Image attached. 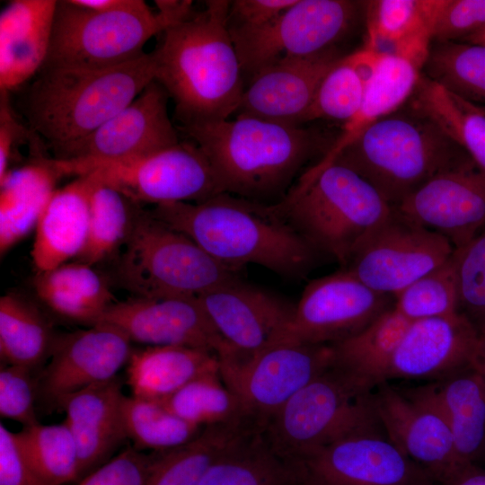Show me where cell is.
I'll use <instances>...</instances> for the list:
<instances>
[{"instance_id": "f907efd6", "label": "cell", "mask_w": 485, "mask_h": 485, "mask_svg": "<svg viewBox=\"0 0 485 485\" xmlns=\"http://www.w3.org/2000/svg\"><path fill=\"white\" fill-rule=\"evenodd\" d=\"M0 485H48L30 465L15 434L0 424Z\"/></svg>"}, {"instance_id": "7c38bea8", "label": "cell", "mask_w": 485, "mask_h": 485, "mask_svg": "<svg viewBox=\"0 0 485 485\" xmlns=\"http://www.w3.org/2000/svg\"><path fill=\"white\" fill-rule=\"evenodd\" d=\"M374 402L387 437L433 481L453 485L467 472L431 384L401 390L383 383L374 390Z\"/></svg>"}, {"instance_id": "1f68e13d", "label": "cell", "mask_w": 485, "mask_h": 485, "mask_svg": "<svg viewBox=\"0 0 485 485\" xmlns=\"http://www.w3.org/2000/svg\"><path fill=\"white\" fill-rule=\"evenodd\" d=\"M431 384L450 427L459 462L468 471L485 448V382L468 366Z\"/></svg>"}, {"instance_id": "6f0895ef", "label": "cell", "mask_w": 485, "mask_h": 485, "mask_svg": "<svg viewBox=\"0 0 485 485\" xmlns=\"http://www.w3.org/2000/svg\"><path fill=\"white\" fill-rule=\"evenodd\" d=\"M424 485H434V482H429V483H427V484H424Z\"/></svg>"}, {"instance_id": "9c48e42d", "label": "cell", "mask_w": 485, "mask_h": 485, "mask_svg": "<svg viewBox=\"0 0 485 485\" xmlns=\"http://www.w3.org/2000/svg\"><path fill=\"white\" fill-rule=\"evenodd\" d=\"M177 22L143 0L128 7L94 12L57 1L43 67L102 69L142 57L146 43Z\"/></svg>"}, {"instance_id": "db71d44e", "label": "cell", "mask_w": 485, "mask_h": 485, "mask_svg": "<svg viewBox=\"0 0 485 485\" xmlns=\"http://www.w3.org/2000/svg\"><path fill=\"white\" fill-rule=\"evenodd\" d=\"M469 366L476 371L485 382V333L479 334Z\"/></svg>"}, {"instance_id": "816d5d0a", "label": "cell", "mask_w": 485, "mask_h": 485, "mask_svg": "<svg viewBox=\"0 0 485 485\" xmlns=\"http://www.w3.org/2000/svg\"><path fill=\"white\" fill-rule=\"evenodd\" d=\"M296 0H234L230 1V29H256L278 18Z\"/></svg>"}, {"instance_id": "4dcf8cb0", "label": "cell", "mask_w": 485, "mask_h": 485, "mask_svg": "<svg viewBox=\"0 0 485 485\" xmlns=\"http://www.w3.org/2000/svg\"><path fill=\"white\" fill-rule=\"evenodd\" d=\"M260 429L261 425L251 419L206 427L181 446L154 452L146 485H198L223 454Z\"/></svg>"}, {"instance_id": "4fadbf2b", "label": "cell", "mask_w": 485, "mask_h": 485, "mask_svg": "<svg viewBox=\"0 0 485 485\" xmlns=\"http://www.w3.org/2000/svg\"><path fill=\"white\" fill-rule=\"evenodd\" d=\"M443 235L407 218L391 215L354 251L343 269L371 289L395 297L454 253Z\"/></svg>"}, {"instance_id": "d6a6232c", "label": "cell", "mask_w": 485, "mask_h": 485, "mask_svg": "<svg viewBox=\"0 0 485 485\" xmlns=\"http://www.w3.org/2000/svg\"><path fill=\"white\" fill-rule=\"evenodd\" d=\"M57 336L50 320L35 303L16 293L1 296V364L24 366L39 375Z\"/></svg>"}, {"instance_id": "8fae6325", "label": "cell", "mask_w": 485, "mask_h": 485, "mask_svg": "<svg viewBox=\"0 0 485 485\" xmlns=\"http://www.w3.org/2000/svg\"><path fill=\"white\" fill-rule=\"evenodd\" d=\"M86 173L138 205L198 203L223 192L207 156L193 141H180L133 161L81 167L74 176Z\"/></svg>"}, {"instance_id": "680465c9", "label": "cell", "mask_w": 485, "mask_h": 485, "mask_svg": "<svg viewBox=\"0 0 485 485\" xmlns=\"http://www.w3.org/2000/svg\"><path fill=\"white\" fill-rule=\"evenodd\" d=\"M299 485H304V484H303V481H302Z\"/></svg>"}, {"instance_id": "9f6ffc18", "label": "cell", "mask_w": 485, "mask_h": 485, "mask_svg": "<svg viewBox=\"0 0 485 485\" xmlns=\"http://www.w3.org/2000/svg\"><path fill=\"white\" fill-rule=\"evenodd\" d=\"M459 42L485 45V26Z\"/></svg>"}, {"instance_id": "f1b7e54d", "label": "cell", "mask_w": 485, "mask_h": 485, "mask_svg": "<svg viewBox=\"0 0 485 485\" xmlns=\"http://www.w3.org/2000/svg\"><path fill=\"white\" fill-rule=\"evenodd\" d=\"M421 71L418 65L398 54L380 51L359 110L344 124L329 151L308 171H319L331 163L366 128L399 110L413 93Z\"/></svg>"}, {"instance_id": "7bdbcfd3", "label": "cell", "mask_w": 485, "mask_h": 485, "mask_svg": "<svg viewBox=\"0 0 485 485\" xmlns=\"http://www.w3.org/2000/svg\"><path fill=\"white\" fill-rule=\"evenodd\" d=\"M160 403L187 422L201 428L255 419L225 384L219 372L194 379Z\"/></svg>"}, {"instance_id": "ba28073f", "label": "cell", "mask_w": 485, "mask_h": 485, "mask_svg": "<svg viewBox=\"0 0 485 485\" xmlns=\"http://www.w3.org/2000/svg\"><path fill=\"white\" fill-rule=\"evenodd\" d=\"M117 266L134 297H198L242 269L219 262L185 234L139 210Z\"/></svg>"}, {"instance_id": "7dc6e473", "label": "cell", "mask_w": 485, "mask_h": 485, "mask_svg": "<svg viewBox=\"0 0 485 485\" xmlns=\"http://www.w3.org/2000/svg\"><path fill=\"white\" fill-rule=\"evenodd\" d=\"M38 374L30 368L1 364L0 415L29 427L39 423Z\"/></svg>"}, {"instance_id": "f6af8a7d", "label": "cell", "mask_w": 485, "mask_h": 485, "mask_svg": "<svg viewBox=\"0 0 485 485\" xmlns=\"http://www.w3.org/2000/svg\"><path fill=\"white\" fill-rule=\"evenodd\" d=\"M458 312L485 333V230L454 250Z\"/></svg>"}, {"instance_id": "74e56055", "label": "cell", "mask_w": 485, "mask_h": 485, "mask_svg": "<svg viewBox=\"0 0 485 485\" xmlns=\"http://www.w3.org/2000/svg\"><path fill=\"white\" fill-rule=\"evenodd\" d=\"M364 6L366 37L364 47L388 52L425 49L432 45L424 0H374Z\"/></svg>"}, {"instance_id": "e575fe53", "label": "cell", "mask_w": 485, "mask_h": 485, "mask_svg": "<svg viewBox=\"0 0 485 485\" xmlns=\"http://www.w3.org/2000/svg\"><path fill=\"white\" fill-rule=\"evenodd\" d=\"M409 104L436 123L485 173V110L421 74Z\"/></svg>"}, {"instance_id": "60d3db41", "label": "cell", "mask_w": 485, "mask_h": 485, "mask_svg": "<svg viewBox=\"0 0 485 485\" xmlns=\"http://www.w3.org/2000/svg\"><path fill=\"white\" fill-rule=\"evenodd\" d=\"M423 75L454 95L485 107V45L433 43Z\"/></svg>"}, {"instance_id": "7402d4cb", "label": "cell", "mask_w": 485, "mask_h": 485, "mask_svg": "<svg viewBox=\"0 0 485 485\" xmlns=\"http://www.w3.org/2000/svg\"><path fill=\"white\" fill-rule=\"evenodd\" d=\"M342 57L333 48L274 61L251 76L236 114L304 125L322 81Z\"/></svg>"}, {"instance_id": "52a82bcc", "label": "cell", "mask_w": 485, "mask_h": 485, "mask_svg": "<svg viewBox=\"0 0 485 485\" xmlns=\"http://www.w3.org/2000/svg\"><path fill=\"white\" fill-rule=\"evenodd\" d=\"M375 389L332 365L294 394L266 422L262 435L278 454L300 463L343 436L382 428Z\"/></svg>"}, {"instance_id": "5bb4252c", "label": "cell", "mask_w": 485, "mask_h": 485, "mask_svg": "<svg viewBox=\"0 0 485 485\" xmlns=\"http://www.w3.org/2000/svg\"><path fill=\"white\" fill-rule=\"evenodd\" d=\"M225 384L263 428L299 390L333 365L331 345L277 343L243 360L219 359Z\"/></svg>"}, {"instance_id": "f35d334b", "label": "cell", "mask_w": 485, "mask_h": 485, "mask_svg": "<svg viewBox=\"0 0 485 485\" xmlns=\"http://www.w3.org/2000/svg\"><path fill=\"white\" fill-rule=\"evenodd\" d=\"M139 206L116 189L98 181L91 198L86 241L76 260L93 266L123 247Z\"/></svg>"}, {"instance_id": "bcb514c9", "label": "cell", "mask_w": 485, "mask_h": 485, "mask_svg": "<svg viewBox=\"0 0 485 485\" xmlns=\"http://www.w3.org/2000/svg\"><path fill=\"white\" fill-rule=\"evenodd\" d=\"M433 43L461 41L485 26V0H425Z\"/></svg>"}, {"instance_id": "f5cc1de1", "label": "cell", "mask_w": 485, "mask_h": 485, "mask_svg": "<svg viewBox=\"0 0 485 485\" xmlns=\"http://www.w3.org/2000/svg\"><path fill=\"white\" fill-rule=\"evenodd\" d=\"M71 4L94 12H107L131 5L134 0H69Z\"/></svg>"}, {"instance_id": "8d00e7d4", "label": "cell", "mask_w": 485, "mask_h": 485, "mask_svg": "<svg viewBox=\"0 0 485 485\" xmlns=\"http://www.w3.org/2000/svg\"><path fill=\"white\" fill-rule=\"evenodd\" d=\"M379 54L363 47L344 55L322 81L304 123L316 119L349 121L363 102Z\"/></svg>"}, {"instance_id": "83f0119b", "label": "cell", "mask_w": 485, "mask_h": 485, "mask_svg": "<svg viewBox=\"0 0 485 485\" xmlns=\"http://www.w3.org/2000/svg\"><path fill=\"white\" fill-rule=\"evenodd\" d=\"M219 357L187 346H146L133 349L127 384L134 396L161 402L194 379L219 372Z\"/></svg>"}, {"instance_id": "836d02e7", "label": "cell", "mask_w": 485, "mask_h": 485, "mask_svg": "<svg viewBox=\"0 0 485 485\" xmlns=\"http://www.w3.org/2000/svg\"><path fill=\"white\" fill-rule=\"evenodd\" d=\"M302 481L301 463L278 454L260 429L223 454L198 485H299Z\"/></svg>"}, {"instance_id": "ffe728a7", "label": "cell", "mask_w": 485, "mask_h": 485, "mask_svg": "<svg viewBox=\"0 0 485 485\" xmlns=\"http://www.w3.org/2000/svg\"><path fill=\"white\" fill-rule=\"evenodd\" d=\"M108 323L146 346H187L216 353L229 349L198 297H133L114 302L96 323Z\"/></svg>"}, {"instance_id": "ac0fdd59", "label": "cell", "mask_w": 485, "mask_h": 485, "mask_svg": "<svg viewBox=\"0 0 485 485\" xmlns=\"http://www.w3.org/2000/svg\"><path fill=\"white\" fill-rule=\"evenodd\" d=\"M131 343L121 330L103 322L58 335L38 375L37 402L52 411L64 397L118 376L132 353Z\"/></svg>"}, {"instance_id": "6da1fadb", "label": "cell", "mask_w": 485, "mask_h": 485, "mask_svg": "<svg viewBox=\"0 0 485 485\" xmlns=\"http://www.w3.org/2000/svg\"><path fill=\"white\" fill-rule=\"evenodd\" d=\"M230 1L210 0L167 28L154 51V80L174 102L180 127L229 119L244 91L228 26Z\"/></svg>"}, {"instance_id": "11a10c76", "label": "cell", "mask_w": 485, "mask_h": 485, "mask_svg": "<svg viewBox=\"0 0 485 485\" xmlns=\"http://www.w3.org/2000/svg\"><path fill=\"white\" fill-rule=\"evenodd\" d=\"M453 485H485V472L472 467L462 475Z\"/></svg>"}, {"instance_id": "cb8c5ba5", "label": "cell", "mask_w": 485, "mask_h": 485, "mask_svg": "<svg viewBox=\"0 0 485 485\" xmlns=\"http://www.w3.org/2000/svg\"><path fill=\"white\" fill-rule=\"evenodd\" d=\"M122 382L119 376L90 385L59 401L57 410L75 440L81 480L110 461L128 439L121 414Z\"/></svg>"}, {"instance_id": "277c9868", "label": "cell", "mask_w": 485, "mask_h": 485, "mask_svg": "<svg viewBox=\"0 0 485 485\" xmlns=\"http://www.w3.org/2000/svg\"><path fill=\"white\" fill-rule=\"evenodd\" d=\"M153 80L151 53L102 69L42 67L23 93L22 110L56 157L128 106Z\"/></svg>"}, {"instance_id": "681fc988", "label": "cell", "mask_w": 485, "mask_h": 485, "mask_svg": "<svg viewBox=\"0 0 485 485\" xmlns=\"http://www.w3.org/2000/svg\"><path fill=\"white\" fill-rule=\"evenodd\" d=\"M10 94L0 92V180L10 170L11 159L18 146L28 144L31 149L46 145L18 118L11 103Z\"/></svg>"}, {"instance_id": "30bf717a", "label": "cell", "mask_w": 485, "mask_h": 485, "mask_svg": "<svg viewBox=\"0 0 485 485\" xmlns=\"http://www.w3.org/2000/svg\"><path fill=\"white\" fill-rule=\"evenodd\" d=\"M360 2L296 0L269 23L230 29L243 74L253 75L282 57H301L335 48L353 27Z\"/></svg>"}, {"instance_id": "484cf974", "label": "cell", "mask_w": 485, "mask_h": 485, "mask_svg": "<svg viewBox=\"0 0 485 485\" xmlns=\"http://www.w3.org/2000/svg\"><path fill=\"white\" fill-rule=\"evenodd\" d=\"M97 183L93 175L86 173L54 192L35 228L31 256L36 273L51 270L80 254Z\"/></svg>"}, {"instance_id": "7a4b0ae2", "label": "cell", "mask_w": 485, "mask_h": 485, "mask_svg": "<svg viewBox=\"0 0 485 485\" xmlns=\"http://www.w3.org/2000/svg\"><path fill=\"white\" fill-rule=\"evenodd\" d=\"M179 129L203 151L223 192L268 205L281 201L306 163L333 144L313 128L243 114Z\"/></svg>"}, {"instance_id": "9a60e30c", "label": "cell", "mask_w": 485, "mask_h": 485, "mask_svg": "<svg viewBox=\"0 0 485 485\" xmlns=\"http://www.w3.org/2000/svg\"><path fill=\"white\" fill-rule=\"evenodd\" d=\"M392 306L393 296L371 289L342 269L307 284L278 343L331 345Z\"/></svg>"}, {"instance_id": "f546056e", "label": "cell", "mask_w": 485, "mask_h": 485, "mask_svg": "<svg viewBox=\"0 0 485 485\" xmlns=\"http://www.w3.org/2000/svg\"><path fill=\"white\" fill-rule=\"evenodd\" d=\"M33 287L53 313L88 326L96 324L116 302L105 278L93 266L77 260L36 273Z\"/></svg>"}, {"instance_id": "d4e9b609", "label": "cell", "mask_w": 485, "mask_h": 485, "mask_svg": "<svg viewBox=\"0 0 485 485\" xmlns=\"http://www.w3.org/2000/svg\"><path fill=\"white\" fill-rule=\"evenodd\" d=\"M56 0H13L0 14V92L24 85L43 67L51 41Z\"/></svg>"}, {"instance_id": "44dd1931", "label": "cell", "mask_w": 485, "mask_h": 485, "mask_svg": "<svg viewBox=\"0 0 485 485\" xmlns=\"http://www.w3.org/2000/svg\"><path fill=\"white\" fill-rule=\"evenodd\" d=\"M392 208L460 249L485 230V173L473 162L441 172Z\"/></svg>"}, {"instance_id": "ee69618b", "label": "cell", "mask_w": 485, "mask_h": 485, "mask_svg": "<svg viewBox=\"0 0 485 485\" xmlns=\"http://www.w3.org/2000/svg\"><path fill=\"white\" fill-rule=\"evenodd\" d=\"M394 308L409 322L458 313L454 251L394 297Z\"/></svg>"}, {"instance_id": "c3c4849f", "label": "cell", "mask_w": 485, "mask_h": 485, "mask_svg": "<svg viewBox=\"0 0 485 485\" xmlns=\"http://www.w3.org/2000/svg\"><path fill=\"white\" fill-rule=\"evenodd\" d=\"M154 454L128 447L106 463L84 476L78 485H146Z\"/></svg>"}, {"instance_id": "3957f363", "label": "cell", "mask_w": 485, "mask_h": 485, "mask_svg": "<svg viewBox=\"0 0 485 485\" xmlns=\"http://www.w3.org/2000/svg\"><path fill=\"white\" fill-rule=\"evenodd\" d=\"M149 211L219 262L236 269L255 264L297 278L320 256L273 205L229 193L198 203L159 205Z\"/></svg>"}, {"instance_id": "5b68a950", "label": "cell", "mask_w": 485, "mask_h": 485, "mask_svg": "<svg viewBox=\"0 0 485 485\" xmlns=\"http://www.w3.org/2000/svg\"><path fill=\"white\" fill-rule=\"evenodd\" d=\"M472 162L436 123L409 104L371 125L332 163L356 172L393 207L434 176Z\"/></svg>"}, {"instance_id": "4316f807", "label": "cell", "mask_w": 485, "mask_h": 485, "mask_svg": "<svg viewBox=\"0 0 485 485\" xmlns=\"http://www.w3.org/2000/svg\"><path fill=\"white\" fill-rule=\"evenodd\" d=\"M31 156L0 180L1 255L35 230L57 183L67 176L60 160L44 154Z\"/></svg>"}, {"instance_id": "b9f144b4", "label": "cell", "mask_w": 485, "mask_h": 485, "mask_svg": "<svg viewBox=\"0 0 485 485\" xmlns=\"http://www.w3.org/2000/svg\"><path fill=\"white\" fill-rule=\"evenodd\" d=\"M121 414L128 438L137 450L164 452L195 438L204 428L190 424L158 401L123 396Z\"/></svg>"}, {"instance_id": "d590c367", "label": "cell", "mask_w": 485, "mask_h": 485, "mask_svg": "<svg viewBox=\"0 0 485 485\" xmlns=\"http://www.w3.org/2000/svg\"><path fill=\"white\" fill-rule=\"evenodd\" d=\"M410 323L392 306L357 334L331 344L333 365L376 388L385 383L394 351Z\"/></svg>"}, {"instance_id": "ab89813d", "label": "cell", "mask_w": 485, "mask_h": 485, "mask_svg": "<svg viewBox=\"0 0 485 485\" xmlns=\"http://www.w3.org/2000/svg\"><path fill=\"white\" fill-rule=\"evenodd\" d=\"M14 434L22 454L48 485L81 481L77 445L65 420L54 425L39 422Z\"/></svg>"}, {"instance_id": "d6986e66", "label": "cell", "mask_w": 485, "mask_h": 485, "mask_svg": "<svg viewBox=\"0 0 485 485\" xmlns=\"http://www.w3.org/2000/svg\"><path fill=\"white\" fill-rule=\"evenodd\" d=\"M229 356L247 359L275 345L289 322L295 305L263 288L236 278L198 297Z\"/></svg>"}, {"instance_id": "8992f818", "label": "cell", "mask_w": 485, "mask_h": 485, "mask_svg": "<svg viewBox=\"0 0 485 485\" xmlns=\"http://www.w3.org/2000/svg\"><path fill=\"white\" fill-rule=\"evenodd\" d=\"M273 207L320 255L331 257L342 268L392 212L369 182L338 163L304 172Z\"/></svg>"}, {"instance_id": "e0dca14e", "label": "cell", "mask_w": 485, "mask_h": 485, "mask_svg": "<svg viewBox=\"0 0 485 485\" xmlns=\"http://www.w3.org/2000/svg\"><path fill=\"white\" fill-rule=\"evenodd\" d=\"M304 485H424L434 482L380 429L356 432L302 462Z\"/></svg>"}, {"instance_id": "603a6c76", "label": "cell", "mask_w": 485, "mask_h": 485, "mask_svg": "<svg viewBox=\"0 0 485 485\" xmlns=\"http://www.w3.org/2000/svg\"><path fill=\"white\" fill-rule=\"evenodd\" d=\"M479 332L462 313L411 322L391 360L392 379L436 378L468 367Z\"/></svg>"}, {"instance_id": "2e32d148", "label": "cell", "mask_w": 485, "mask_h": 485, "mask_svg": "<svg viewBox=\"0 0 485 485\" xmlns=\"http://www.w3.org/2000/svg\"><path fill=\"white\" fill-rule=\"evenodd\" d=\"M169 98L153 80L128 106L55 158L74 176L81 167L133 161L177 145L179 131L169 117Z\"/></svg>"}]
</instances>
